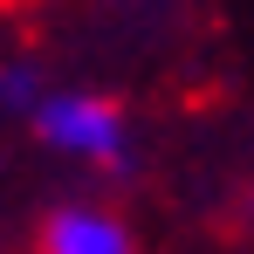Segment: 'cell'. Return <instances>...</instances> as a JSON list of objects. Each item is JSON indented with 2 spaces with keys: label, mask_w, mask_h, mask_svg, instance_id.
I'll use <instances>...</instances> for the list:
<instances>
[{
  "label": "cell",
  "mask_w": 254,
  "mask_h": 254,
  "mask_svg": "<svg viewBox=\"0 0 254 254\" xmlns=\"http://www.w3.org/2000/svg\"><path fill=\"white\" fill-rule=\"evenodd\" d=\"M35 124H42V137L55 144V151L89 158V165H103V158L124 151V110H117L110 96H83V89H69V96H42Z\"/></svg>",
  "instance_id": "obj_1"
},
{
  "label": "cell",
  "mask_w": 254,
  "mask_h": 254,
  "mask_svg": "<svg viewBox=\"0 0 254 254\" xmlns=\"http://www.w3.org/2000/svg\"><path fill=\"white\" fill-rule=\"evenodd\" d=\"M35 254H130V234L96 206H62L42 220Z\"/></svg>",
  "instance_id": "obj_2"
},
{
  "label": "cell",
  "mask_w": 254,
  "mask_h": 254,
  "mask_svg": "<svg viewBox=\"0 0 254 254\" xmlns=\"http://www.w3.org/2000/svg\"><path fill=\"white\" fill-rule=\"evenodd\" d=\"M0 7H21V0H0Z\"/></svg>",
  "instance_id": "obj_3"
}]
</instances>
